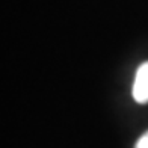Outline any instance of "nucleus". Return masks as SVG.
Segmentation results:
<instances>
[{
	"mask_svg": "<svg viewBox=\"0 0 148 148\" xmlns=\"http://www.w3.org/2000/svg\"><path fill=\"white\" fill-rule=\"evenodd\" d=\"M132 95L134 101L139 104L148 103V60L138 66L136 74H134Z\"/></svg>",
	"mask_w": 148,
	"mask_h": 148,
	"instance_id": "obj_1",
	"label": "nucleus"
},
{
	"mask_svg": "<svg viewBox=\"0 0 148 148\" xmlns=\"http://www.w3.org/2000/svg\"><path fill=\"white\" fill-rule=\"evenodd\" d=\"M134 148H148V132H145L142 136L136 140Z\"/></svg>",
	"mask_w": 148,
	"mask_h": 148,
	"instance_id": "obj_2",
	"label": "nucleus"
}]
</instances>
